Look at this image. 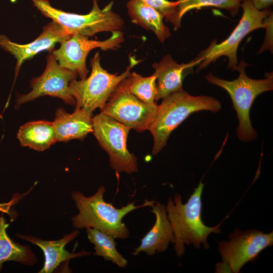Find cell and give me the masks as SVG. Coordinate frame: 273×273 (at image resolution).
Returning <instances> with one entry per match:
<instances>
[{
	"instance_id": "cell-23",
	"label": "cell",
	"mask_w": 273,
	"mask_h": 273,
	"mask_svg": "<svg viewBox=\"0 0 273 273\" xmlns=\"http://www.w3.org/2000/svg\"><path fill=\"white\" fill-rule=\"evenodd\" d=\"M156 77L154 74L144 77L131 72L122 82L126 89L140 101L149 105H155L157 95Z\"/></svg>"
},
{
	"instance_id": "cell-26",
	"label": "cell",
	"mask_w": 273,
	"mask_h": 273,
	"mask_svg": "<svg viewBox=\"0 0 273 273\" xmlns=\"http://www.w3.org/2000/svg\"><path fill=\"white\" fill-rule=\"evenodd\" d=\"M20 195L13 198L10 202L7 203H0V211L2 213H5L8 214L11 217L15 216V214L12 213L11 207L12 205L16 204L21 198Z\"/></svg>"
},
{
	"instance_id": "cell-12",
	"label": "cell",
	"mask_w": 273,
	"mask_h": 273,
	"mask_svg": "<svg viewBox=\"0 0 273 273\" xmlns=\"http://www.w3.org/2000/svg\"><path fill=\"white\" fill-rule=\"evenodd\" d=\"M77 76L76 72L61 66L51 51L47 57L43 72L30 81V92L17 96L15 108H19L24 103L44 96L57 97L67 104L75 106V101L70 93L69 84Z\"/></svg>"
},
{
	"instance_id": "cell-6",
	"label": "cell",
	"mask_w": 273,
	"mask_h": 273,
	"mask_svg": "<svg viewBox=\"0 0 273 273\" xmlns=\"http://www.w3.org/2000/svg\"><path fill=\"white\" fill-rule=\"evenodd\" d=\"M34 6L46 17L68 29L72 34L78 33L87 37L103 32L120 30L124 22L113 10L114 2L99 8L98 1L93 0V7L86 14L66 12L53 7L49 0H31Z\"/></svg>"
},
{
	"instance_id": "cell-22",
	"label": "cell",
	"mask_w": 273,
	"mask_h": 273,
	"mask_svg": "<svg viewBox=\"0 0 273 273\" xmlns=\"http://www.w3.org/2000/svg\"><path fill=\"white\" fill-rule=\"evenodd\" d=\"M178 2L176 9L175 30L181 26L183 17L188 12L205 7H214L228 11L232 16H236L241 8L242 0H176Z\"/></svg>"
},
{
	"instance_id": "cell-24",
	"label": "cell",
	"mask_w": 273,
	"mask_h": 273,
	"mask_svg": "<svg viewBox=\"0 0 273 273\" xmlns=\"http://www.w3.org/2000/svg\"><path fill=\"white\" fill-rule=\"evenodd\" d=\"M141 2L159 12L166 22H169L173 25L175 24L176 9L178 2L168 0H136Z\"/></svg>"
},
{
	"instance_id": "cell-10",
	"label": "cell",
	"mask_w": 273,
	"mask_h": 273,
	"mask_svg": "<svg viewBox=\"0 0 273 273\" xmlns=\"http://www.w3.org/2000/svg\"><path fill=\"white\" fill-rule=\"evenodd\" d=\"M111 33L108 38L103 40L90 39L89 37L74 33L61 42L59 49L51 52L61 66L76 72L80 79H84L88 73L86 60L92 50H115L124 41L123 33L120 30Z\"/></svg>"
},
{
	"instance_id": "cell-1",
	"label": "cell",
	"mask_w": 273,
	"mask_h": 273,
	"mask_svg": "<svg viewBox=\"0 0 273 273\" xmlns=\"http://www.w3.org/2000/svg\"><path fill=\"white\" fill-rule=\"evenodd\" d=\"M105 191V187L102 186L90 197H86L78 191L73 192L71 197L78 213L72 217V224L76 229L95 228L114 239H125L129 236V231L122 222L123 218L133 210L152 206L155 201L146 200L142 205L138 206L133 202L121 208H116L104 200Z\"/></svg>"
},
{
	"instance_id": "cell-8",
	"label": "cell",
	"mask_w": 273,
	"mask_h": 273,
	"mask_svg": "<svg viewBox=\"0 0 273 273\" xmlns=\"http://www.w3.org/2000/svg\"><path fill=\"white\" fill-rule=\"evenodd\" d=\"M92 121L93 133L108 154L111 168L117 172H137V158L126 147L130 129L101 112L92 118Z\"/></svg>"
},
{
	"instance_id": "cell-7",
	"label": "cell",
	"mask_w": 273,
	"mask_h": 273,
	"mask_svg": "<svg viewBox=\"0 0 273 273\" xmlns=\"http://www.w3.org/2000/svg\"><path fill=\"white\" fill-rule=\"evenodd\" d=\"M241 8L243 10L241 19L229 37L219 43L214 40L198 56L197 58L201 62L198 65L197 71L206 68L223 56L228 58V67L235 70L238 64L237 52L240 42L251 32L264 28L267 16L272 11L270 9H256L250 0H243Z\"/></svg>"
},
{
	"instance_id": "cell-21",
	"label": "cell",
	"mask_w": 273,
	"mask_h": 273,
	"mask_svg": "<svg viewBox=\"0 0 273 273\" xmlns=\"http://www.w3.org/2000/svg\"><path fill=\"white\" fill-rule=\"evenodd\" d=\"M87 238L95 245L94 255L111 261L119 267H125L127 261L120 254L116 248L114 238L95 228H86Z\"/></svg>"
},
{
	"instance_id": "cell-14",
	"label": "cell",
	"mask_w": 273,
	"mask_h": 273,
	"mask_svg": "<svg viewBox=\"0 0 273 273\" xmlns=\"http://www.w3.org/2000/svg\"><path fill=\"white\" fill-rule=\"evenodd\" d=\"M201 60L196 58L187 63L178 64L170 54L152 64L157 80L156 102L170 94L183 89V82L187 72L199 65Z\"/></svg>"
},
{
	"instance_id": "cell-16",
	"label": "cell",
	"mask_w": 273,
	"mask_h": 273,
	"mask_svg": "<svg viewBox=\"0 0 273 273\" xmlns=\"http://www.w3.org/2000/svg\"><path fill=\"white\" fill-rule=\"evenodd\" d=\"M79 233L78 230H74L56 241H44L30 235L19 234L17 236L36 245L42 250L45 257L44 263L38 272L51 273L64 262L90 254L89 252L84 250L77 253H70L65 249L66 245L76 237Z\"/></svg>"
},
{
	"instance_id": "cell-25",
	"label": "cell",
	"mask_w": 273,
	"mask_h": 273,
	"mask_svg": "<svg viewBox=\"0 0 273 273\" xmlns=\"http://www.w3.org/2000/svg\"><path fill=\"white\" fill-rule=\"evenodd\" d=\"M273 13L271 11L266 18V23L265 26L266 34L264 40L258 53H262L265 51H269L272 53L273 38H272V23Z\"/></svg>"
},
{
	"instance_id": "cell-4",
	"label": "cell",
	"mask_w": 273,
	"mask_h": 273,
	"mask_svg": "<svg viewBox=\"0 0 273 273\" xmlns=\"http://www.w3.org/2000/svg\"><path fill=\"white\" fill-rule=\"evenodd\" d=\"M247 65L242 59L235 69L238 71L239 76L233 80L220 78L212 73L206 76L209 83L221 87L229 94L238 119V136L240 141L245 142L252 141L257 137L256 131L253 127L250 118L253 102L260 94L273 89L272 72L266 73L264 79H252L245 72Z\"/></svg>"
},
{
	"instance_id": "cell-18",
	"label": "cell",
	"mask_w": 273,
	"mask_h": 273,
	"mask_svg": "<svg viewBox=\"0 0 273 273\" xmlns=\"http://www.w3.org/2000/svg\"><path fill=\"white\" fill-rule=\"evenodd\" d=\"M126 8L131 21L152 31L161 43L171 36L169 29L164 23L163 16L154 8L136 0H129Z\"/></svg>"
},
{
	"instance_id": "cell-20",
	"label": "cell",
	"mask_w": 273,
	"mask_h": 273,
	"mask_svg": "<svg viewBox=\"0 0 273 273\" xmlns=\"http://www.w3.org/2000/svg\"><path fill=\"white\" fill-rule=\"evenodd\" d=\"M9 225L4 216H0V271L3 264L8 261L27 265L35 264L37 259L30 247L16 243L8 236L7 229Z\"/></svg>"
},
{
	"instance_id": "cell-2",
	"label": "cell",
	"mask_w": 273,
	"mask_h": 273,
	"mask_svg": "<svg viewBox=\"0 0 273 273\" xmlns=\"http://www.w3.org/2000/svg\"><path fill=\"white\" fill-rule=\"evenodd\" d=\"M204 186L200 182L185 204H183L181 196L178 194L174 195L173 200L171 197L168 199L166 208L174 236V248L178 257L184 255L185 244H193L199 248L203 244L205 248H208V235L220 232L221 223L209 227L202 220L201 195Z\"/></svg>"
},
{
	"instance_id": "cell-11",
	"label": "cell",
	"mask_w": 273,
	"mask_h": 273,
	"mask_svg": "<svg viewBox=\"0 0 273 273\" xmlns=\"http://www.w3.org/2000/svg\"><path fill=\"white\" fill-rule=\"evenodd\" d=\"M158 105H149L130 94L121 82L112 94L101 112L130 129L139 132L148 130L155 119Z\"/></svg>"
},
{
	"instance_id": "cell-27",
	"label": "cell",
	"mask_w": 273,
	"mask_h": 273,
	"mask_svg": "<svg viewBox=\"0 0 273 273\" xmlns=\"http://www.w3.org/2000/svg\"><path fill=\"white\" fill-rule=\"evenodd\" d=\"M253 6L257 10L269 9L273 5V0H250Z\"/></svg>"
},
{
	"instance_id": "cell-5",
	"label": "cell",
	"mask_w": 273,
	"mask_h": 273,
	"mask_svg": "<svg viewBox=\"0 0 273 273\" xmlns=\"http://www.w3.org/2000/svg\"><path fill=\"white\" fill-rule=\"evenodd\" d=\"M142 61L134 56L129 57V64L120 74H112L101 64V57L97 52L90 60L91 73L88 77L72 80L69 91L75 101V109H80L92 115L94 111L102 110L109 98L130 73V70Z\"/></svg>"
},
{
	"instance_id": "cell-13",
	"label": "cell",
	"mask_w": 273,
	"mask_h": 273,
	"mask_svg": "<svg viewBox=\"0 0 273 273\" xmlns=\"http://www.w3.org/2000/svg\"><path fill=\"white\" fill-rule=\"evenodd\" d=\"M72 34L68 29L53 21L43 27L38 37L26 44L13 42L6 35L0 34V47L16 59L14 82L24 61L40 52L53 51L56 43L69 38Z\"/></svg>"
},
{
	"instance_id": "cell-28",
	"label": "cell",
	"mask_w": 273,
	"mask_h": 273,
	"mask_svg": "<svg viewBox=\"0 0 273 273\" xmlns=\"http://www.w3.org/2000/svg\"><path fill=\"white\" fill-rule=\"evenodd\" d=\"M242 1H243V0H242Z\"/></svg>"
},
{
	"instance_id": "cell-15",
	"label": "cell",
	"mask_w": 273,
	"mask_h": 273,
	"mask_svg": "<svg viewBox=\"0 0 273 273\" xmlns=\"http://www.w3.org/2000/svg\"><path fill=\"white\" fill-rule=\"evenodd\" d=\"M151 211L156 216L154 225L142 239L140 245L132 252L138 255L144 252L148 255L166 250L169 243L174 244V236L167 217L166 206L157 202L152 206Z\"/></svg>"
},
{
	"instance_id": "cell-9",
	"label": "cell",
	"mask_w": 273,
	"mask_h": 273,
	"mask_svg": "<svg viewBox=\"0 0 273 273\" xmlns=\"http://www.w3.org/2000/svg\"><path fill=\"white\" fill-rule=\"evenodd\" d=\"M229 237L230 241L218 243L222 261L216 264V272H239L246 263L254 262L261 251L273 245L272 232L236 230Z\"/></svg>"
},
{
	"instance_id": "cell-19",
	"label": "cell",
	"mask_w": 273,
	"mask_h": 273,
	"mask_svg": "<svg viewBox=\"0 0 273 273\" xmlns=\"http://www.w3.org/2000/svg\"><path fill=\"white\" fill-rule=\"evenodd\" d=\"M17 138L23 147H28L37 151L49 149L57 141L53 122L37 120L21 125Z\"/></svg>"
},
{
	"instance_id": "cell-17",
	"label": "cell",
	"mask_w": 273,
	"mask_h": 273,
	"mask_svg": "<svg viewBox=\"0 0 273 273\" xmlns=\"http://www.w3.org/2000/svg\"><path fill=\"white\" fill-rule=\"evenodd\" d=\"M53 123L59 142L82 140L93 132L92 115L80 109H75L72 113L61 108L57 109Z\"/></svg>"
},
{
	"instance_id": "cell-3",
	"label": "cell",
	"mask_w": 273,
	"mask_h": 273,
	"mask_svg": "<svg viewBox=\"0 0 273 273\" xmlns=\"http://www.w3.org/2000/svg\"><path fill=\"white\" fill-rule=\"evenodd\" d=\"M221 107L213 97L194 96L183 89L167 96L158 105L155 119L148 129L153 138L152 154L163 149L171 132L191 114L203 110L216 113Z\"/></svg>"
}]
</instances>
